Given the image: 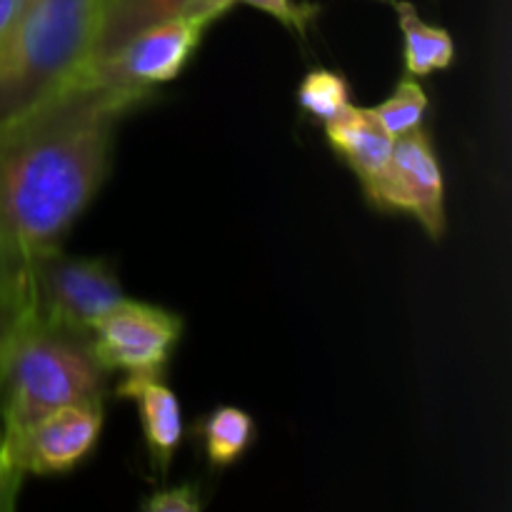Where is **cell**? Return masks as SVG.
<instances>
[{
	"label": "cell",
	"instance_id": "cell-5",
	"mask_svg": "<svg viewBox=\"0 0 512 512\" xmlns=\"http://www.w3.org/2000/svg\"><path fill=\"white\" fill-rule=\"evenodd\" d=\"M33 318L90 333V325L125 300L115 265L108 258H73L58 250L28 268Z\"/></svg>",
	"mask_w": 512,
	"mask_h": 512
},
{
	"label": "cell",
	"instance_id": "cell-6",
	"mask_svg": "<svg viewBox=\"0 0 512 512\" xmlns=\"http://www.w3.org/2000/svg\"><path fill=\"white\" fill-rule=\"evenodd\" d=\"M183 335V318L160 305L120 300L90 325V343L105 370H165Z\"/></svg>",
	"mask_w": 512,
	"mask_h": 512
},
{
	"label": "cell",
	"instance_id": "cell-10",
	"mask_svg": "<svg viewBox=\"0 0 512 512\" xmlns=\"http://www.w3.org/2000/svg\"><path fill=\"white\" fill-rule=\"evenodd\" d=\"M323 125L330 148L350 165L370 198L388 168L395 138L385 133L373 110L358 108V105H348L343 113Z\"/></svg>",
	"mask_w": 512,
	"mask_h": 512
},
{
	"label": "cell",
	"instance_id": "cell-9",
	"mask_svg": "<svg viewBox=\"0 0 512 512\" xmlns=\"http://www.w3.org/2000/svg\"><path fill=\"white\" fill-rule=\"evenodd\" d=\"M115 395L135 403L150 468L160 478H165L185 435L183 408H180V400L173 393V388L165 383V370L123 373Z\"/></svg>",
	"mask_w": 512,
	"mask_h": 512
},
{
	"label": "cell",
	"instance_id": "cell-3",
	"mask_svg": "<svg viewBox=\"0 0 512 512\" xmlns=\"http://www.w3.org/2000/svg\"><path fill=\"white\" fill-rule=\"evenodd\" d=\"M105 0H30L0 38V125L58 93L90 58Z\"/></svg>",
	"mask_w": 512,
	"mask_h": 512
},
{
	"label": "cell",
	"instance_id": "cell-8",
	"mask_svg": "<svg viewBox=\"0 0 512 512\" xmlns=\"http://www.w3.org/2000/svg\"><path fill=\"white\" fill-rule=\"evenodd\" d=\"M103 420V403L53 410L8 440V453L25 475H65L93 453Z\"/></svg>",
	"mask_w": 512,
	"mask_h": 512
},
{
	"label": "cell",
	"instance_id": "cell-12",
	"mask_svg": "<svg viewBox=\"0 0 512 512\" xmlns=\"http://www.w3.org/2000/svg\"><path fill=\"white\" fill-rule=\"evenodd\" d=\"M390 8L398 15L400 33H403L405 73L423 78L455 63V43L448 30L425 23L418 8L408 0H390Z\"/></svg>",
	"mask_w": 512,
	"mask_h": 512
},
{
	"label": "cell",
	"instance_id": "cell-19",
	"mask_svg": "<svg viewBox=\"0 0 512 512\" xmlns=\"http://www.w3.org/2000/svg\"><path fill=\"white\" fill-rule=\"evenodd\" d=\"M28 3L30 0H0V38L8 33V28L15 23V18L28 8Z\"/></svg>",
	"mask_w": 512,
	"mask_h": 512
},
{
	"label": "cell",
	"instance_id": "cell-7",
	"mask_svg": "<svg viewBox=\"0 0 512 512\" xmlns=\"http://www.w3.org/2000/svg\"><path fill=\"white\" fill-rule=\"evenodd\" d=\"M368 200L378 210L413 215L433 240L445 233L443 170L423 125L395 138L388 168Z\"/></svg>",
	"mask_w": 512,
	"mask_h": 512
},
{
	"label": "cell",
	"instance_id": "cell-16",
	"mask_svg": "<svg viewBox=\"0 0 512 512\" xmlns=\"http://www.w3.org/2000/svg\"><path fill=\"white\" fill-rule=\"evenodd\" d=\"M235 3L253 5V8L260 10V13L270 15V18L278 20L280 25L293 30L295 35L308 33V25L313 23V18L318 15V5L295 3V0H193L185 13L208 15V18L218 20L220 15Z\"/></svg>",
	"mask_w": 512,
	"mask_h": 512
},
{
	"label": "cell",
	"instance_id": "cell-11",
	"mask_svg": "<svg viewBox=\"0 0 512 512\" xmlns=\"http://www.w3.org/2000/svg\"><path fill=\"white\" fill-rule=\"evenodd\" d=\"M190 3L193 0H105L90 58L113 53L140 30L150 28L160 20L183 15Z\"/></svg>",
	"mask_w": 512,
	"mask_h": 512
},
{
	"label": "cell",
	"instance_id": "cell-14",
	"mask_svg": "<svg viewBox=\"0 0 512 512\" xmlns=\"http://www.w3.org/2000/svg\"><path fill=\"white\" fill-rule=\"evenodd\" d=\"M370 110H373L378 123L385 128V133L400 138V135L423 125L425 113H428V95H425L423 85L413 75H408V78H403L395 85L393 93L378 108Z\"/></svg>",
	"mask_w": 512,
	"mask_h": 512
},
{
	"label": "cell",
	"instance_id": "cell-4",
	"mask_svg": "<svg viewBox=\"0 0 512 512\" xmlns=\"http://www.w3.org/2000/svg\"><path fill=\"white\" fill-rule=\"evenodd\" d=\"M213 23L208 15L195 13L160 20L125 40L113 53L85 60L75 78L105 88L153 93L155 85L170 83L183 73Z\"/></svg>",
	"mask_w": 512,
	"mask_h": 512
},
{
	"label": "cell",
	"instance_id": "cell-2",
	"mask_svg": "<svg viewBox=\"0 0 512 512\" xmlns=\"http://www.w3.org/2000/svg\"><path fill=\"white\" fill-rule=\"evenodd\" d=\"M108 373L90 333L25 320L0 353V423L5 443L40 418L70 405L103 403Z\"/></svg>",
	"mask_w": 512,
	"mask_h": 512
},
{
	"label": "cell",
	"instance_id": "cell-13",
	"mask_svg": "<svg viewBox=\"0 0 512 512\" xmlns=\"http://www.w3.org/2000/svg\"><path fill=\"white\" fill-rule=\"evenodd\" d=\"M195 438L210 468L225 470L238 463L255 443V420L235 405H218L195 423Z\"/></svg>",
	"mask_w": 512,
	"mask_h": 512
},
{
	"label": "cell",
	"instance_id": "cell-1",
	"mask_svg": "<svg viewBox=\"0 0 512 512\" xmlns=\"http://www.w3.org/2000/svg\"><path fill=\"white\" fill-rule=\"evenodd\" d=\"M148 98L73 78L0 125V273L60 248L108 178L118 123Z\"/></svg>",
	"mask_w": 512,
	"mask_h": 512
},
{
	"label": "cell",
	"instance_id": "cell-15",
	"mask_svg": "<svg viewBox=\"0 0 512 512\" xmlns=\"http://www.w3.org/2000/svg\"><path fill=\"white\" fill-rule=\"evenodd\" d=\"M298 103L320 123H328L350 105V83L335 70H310L298 88Z\"/></svg>",
	"mask_w": 512,
	"mask_h": 512
},
{
	"label": "cell",
	"instance_id": "cell-18",
	"mask_svg": "<svg viewBox=\"0 0 512 512\" xmlns=\"http://www.w3.org/2000/svg\"><path fill=\"white\" fill-rule=\"evenodd\" d=\"M145 512H198L203 510V500L195 485H178V488L158 490L140 505Z\"/></svg>",
	"mask_w": 512,
	"mask_h": 512
},
{
	"label": "cell",
	"instance_id": "cell-17",
	"mask_svg": "<svg viewBox=\"0 0 512 512\" xmlns=\"http://www.w3.org/2000/svg\"><path fill=\"white\" fill-rule=\"evenodd\" d=\"M30 313H33V298H30L28 270L0 273V353L8 348Z\"/></svg>",
	"mask_w": 512,
	"mask_h": 512
}]
</instances>
